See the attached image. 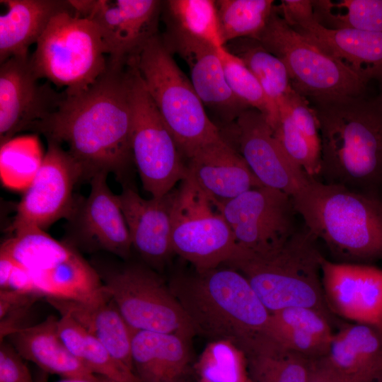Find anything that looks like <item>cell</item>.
<instances>
[{"label":"cell","mask_w":382,"mask_h":382,"mask_svg":"<svg viewBox=\"0 0 382 382\" xmlns=\"http://www.w3.org/2000/svg\"><path fill=\"white\" fill-rule=\"evenodd\" d=\"M66 144L83 170V181L112 173L122 185L134 163L127 63L112 65L92 85L66 95L57 110L31 129Z\"/></svg>","instance_id":"obj_1"},{"label":"cell","mask_w":382,"mask_h":382,"mask_svg":"<svg viewBox=\"0 0 382 382\" xmlns=\"http://www.w3.org/2000/svg\"><path fill=\"white\" fill-rule=\"evenodd\" d=\"M318 121L325 183L382 197V95L311 103Z\"/></svg>","instance_id":"obj_2"},{"label":"cell","mask_w":382,"mask_h":382,"mask_svg":"<svg viewBox=\"0 0 382 382\" xmlns=\"http://www.w3.org/2000/svg\"><path fill=\"white\" fill-rule=\"evenodd\" d=\"M168 284L195 335L229 342L243 354L270 337L271 313L238 270L220 266L178 274Z\"/></svg>","instance_id":"obj_3"},{"label":"cell","mask_w":382,"mask_h":382,"mask_svg":"<svg viewBox=\"0 0 382 382\" xmlns=\"http://www.w3.org/2000/svg\"><path fill=\"white\" fill-rule=\"evenodd\" d=\"M305 228L344 262L382 259V197L311 178L291 197Z\"/></svg>","instance_id":"obj_4"},{"label":"cell","mask_w":382,"mask_h":382,"mask_svg":"<svg viewBox=\"0 0 382 382\" xmlns=\"http://www.w3.org/2000/svg\"><path fill=\"white\" fill-rule=\"evenodd\" d=\"M317 239L305 228L283 244L255 251L237 245L224 265L240 272L270 313L306 307L330 316L321 280L323 259Z\"/></svg>","instance_id":"obj_5"},{"label":"cell","mask_w":382,"mask_h":382,"mask_svg":"<svg viewBox=\"0 0 382 382\" xmlns=\"http://www.w3.org/2000/svg\"><path fill=\"white\" fill-rule=\"evenodd\" d=\"M130 59L182 156L188 159L199 148L222 138L162 37H151Z\"/></svg>","instance_id":"obj_6"},{"label":"cell","mask_w":382,"mask_h":382,"mask_svg":"<svg viewBox=\"0 0 382 382\" xmlns=\"http://www.w3.org/2000/svg\"><path fill=\"white\" fill-rule=\"evenodd\" d=\"M74 13L64 11L54 16L30 56L38 78L64 87L66 95L89 87L108 66L106 47L97 27Z\"/></svg>","instance_id":"obj_7"},{"label":"cell","mask_w":382,"mask_h":382,"mask_svg":"<svg viewBox=\"0 0 382 382\" xmlns=\"http://www.w3.org/2000/svg\"><path fill=\"white\" fill-rule=\"evenodd\" d=\"M255 39L284 62L293 89L310 103L366 93V81L294 30L274 6Z\"/></svg>","instance_id":"obj_8"},{"label":"cell","mask_w":382,"mask_h":382,"mask_svg":"<svg viewBox=\"0 0 382 382\" xmlns=\"http://www.w3.org/2000/svg\"><path fill=\"white\" fill-rule=\"evenodd\" d=\"M127 64L134 163L144 190L161 198L188 177V170L134 62L130 59Z\"/></svg>","instance_id":"obj_9"},{"label":"cell","mask_w":382,"mask_h":382,"mask_svg":"<svg viewBox=\"0 0 382 382\" xmlns=\"http://www.w3.org/2000/svg\"><path fill=\"white\" fill-rule=\"evenodd\" d=\"M94 267L104 289L133 330L195 335L168 282L158 272L137 263Z\"/></svg>","instance_id":"obj_10"},{"label":"cell","mask_w":382,"mask_h":382,"mask_svg":"<svg viewBox=\"0 0 382 382\" xmlns=\"http://www.w3.org/2000/svg\"><path fill=\"white\" fill-rule=\"evenodd\" d=\"M171 240L174 253L198 272L224 265L237 247L224 216L189 175L173 190Z\"/></svg>","instance_id":"obj_11"},{"label":"cell","mask_w":382,"mask_h":382,"mask_svg":"<svg viewBox=\"0 0 382 382\" xmlns=\"http://www.w3.org/2000/svg\"><path fill=\"white\" fill-rule=\"evenodd\" d=\"M214 203L242 248L255 251L272 248L296 231L297 213L292 197L281 190L262 186L231 200Z\"/></svg>","instance_id":"obj_12"},{"label":"cell","mask_w":382,"mask_h":382,"mask_svg":"<svg viewBox=\"0 0 382 382\" xmlns=\"http://www.w3.org/2000/svg\"><path fill=\"white\" fill-rule=\"evenodd\" d=\"M83 182V170L62 145L47 140L42 163L16 208L11 231L23 226L46 229L67 219L73 209L76 185Z\"/></svg>","instance_id":"obj_13"},{"label":"cell","mask_w":382,"mask_h":382,"mask_svg":"<svg viewBox=\"0 0 382 382\" xmlns=\"http://www.w3.org/2000/svg\"><path fill=\"white\" fill-rule=\"evenodd\" d=\"M222 137L243 157L262 185L281 190L291 197L308 183L304 170L284 151L265 117L248 108L227 127Z\"/></svg>","instance_id":"obj_14"},{"label":"cell","mask_w":382,"mask_h":382,"mask_svg":"<svg viewBox=\"0 0 382 382\" xmlns=\"http://www.w3.org/2000/svg\"><path fill=\"white\" fill-rule=\"evenodd\" d=\"M74 14L97 27L106 47L108 62L126 64L157 35L162 1L156 0H71Z\"/></svg>","instance_id":"obj_15"},{"label":"cell","mask_w":382,"mask_h":382,"mask_svg":"<svg viewBox=\"0 0 382 382\" xmlns=\"http://www.w3.org/2000/svg\"><path fill=\"white\" fill-rule=\"evenodd\" d=\"M108 174L96 175L86 197H76L67 220V244L88 252L103 250L129 259L132 243L117 195L110 189Z\"/></svg>","instance_id":"obj_16"},{"label":"cell","mask_w":382,"mask_h":382,"mask_svg":"<svg viewBox=\"0 0 382 382\" xmlns=\"http://www.w3.org/2000/svg\"><path fill=\"white\" fill-rule=\"evenodd\" d=\"M30 56L13 57L0 64V144L30 130L53 113L65 96L49 81L40 82Z\"/></svg>","instance_id":"obj_17"},{"label":"cell","mask_w":382,"mask_h":382,"mask_svg":"<svg viewBox=\"0 0 382 382\" xmlns=\"http://www.w3.org/2000/svg\"><path fill=\"white\" fill-rule=\"evenodd\" d=\"M321 280L330 311L382 331L381 269L363 263L332 262L323 257Z\"/></svg>","instance_id":"obj_18"},{"label":"cell","mask_w":382,"mask_h":382,"mask_svg":"<svg viewBox=\"0 0 382 382\" xmlns=\"http://www.w3.org/2000/svg\"><path fill=\"white\" fill-rule=\"evenodd\" d=\"M173 190L161 198L146 199L129 185H123L117 195L132 248L145 265L157 272L163 270L175 254L171 240Z\"/></svg>","instance_id":"obj_19"},{"label":"cell","mask_w":382,"mask_h":382,"mask_svg":"<svg viewBox=\"0 0 382 382\" xmlns=\"http://www.w3.org/2000/svg\"><path fill=\"white\" fill-rule=\"evenodd\" d=\"M162 39L170 50L187 63L191 83L204 105L231 124L248 109L233 94L225 77L216 48L168 28Z\"/></svg>","instance_id":"obj_20"},{"label":"cell","mask_w":382,"mask_h":382,"mask_svg":"<svg viewBox=\"0 0 382 382\" xmlns=\"http://www.w3.org/2000/svg\"><path fill=\"white\" fill-rule=\"evenodd\" d=\"M193 336L134 330L132 360L140 382H192L195 377Z\"/></svg>","instance_id":"obj_21"},{"label":"cell","mask_w":382,"mask_h":382,"mask_svg":"<svg viewBox=\"0 0 382 382\" xmlns=\"http://www.w3.org/2000/svg\"><path fill=\"white\" fill-rule=\"evenodd\" d=\"M187 161L188 175L213 202L231 200L264 186L223 137L199 148Z\"/></svg>","instance_id":"obj_22"},{"label":"cell","mask_w":382,"mask_h":382,"mask_svg":"<svg viewBox=\"0 0 382 382\" xmlns=\"http://www.w3.org/2000/svg\"><path fill=\"white\" fill-rule=\"evenodd\" d=\"M317 360L347 382H376L382 378V331L347 325L334 333L326 354Z\"/></svg>","instance_id":"obj_23"},{"label":"cell","mask_w":382,"mask_h":382,"mask_svg":"<svg viewBox=\"0 0 382 382\" xmlns=\"http://www.w3.org/2000/svg\"><path fill=\"white\" fill-rule=\"evenodd\" d=\"M365 81L382 79V33L326 28L316 20L292 28Z\"/></svg>","instance_id":"obj_24"},{"label":"cell","mask_w":382,"mask_h":382,"mask_svg":"<svg viewBox=\"0 0 382 382\" xmlns=\"http://www.w3.org/2000/svg\"><path fill=\"white\" fill-rule=\"evenodd\" d=\"M46 301L60 316L72 318L98 339L120 364L134 372L132 360L134 330L105 290L101 296L90 301L57 299H47Z\"/></svg>","instance_id":"obj_25"},{"label":"cell","mask_w":382,"mask_h":382,"mask_svg":"<svg viewBox=\"0 0 382 382\" xmlns=\"http://www.w3.org/2000/svg\"><path fill=\"white\" fill-rule=\"evenodd\" d=\"M6 11L0 16V64L13 57L29 56L51 19L64 11H74L69 1L1 0Z\"/></svg>","instance_id":"obj_26"},{"label":"cell","mask_w":382,"mask_h":382,"mask_svg":"<svg viewBox=\"0 0 382 382\" xmlns=\"http://www.w3.org/2000/svg\"><path fill=\"white\" fill-rule=\"evenodd\" d=\"M57 320L54 316H49L39 323L12 332L5 340L23 359L47 374L63 378L96 377L66 348L58 334Z\"/></svg>","instance_id":"obj_27"},{"label":"cell","mask_w":382,"mask_h":382,"mask_svg":"<svg viewBox=\"0 0 382 382\" xmlns=\"http://www.w3.org/2000/svg\"><path fill=\"white\" fill-rule=\"evenodd\" d=\"M330 316L313 308L291 307L271 313L269 336L311 359L324 357L334 335Z\"/></svg>","instance_id":"obj_28"},{"label":"cell","mask_w":382,"mask_h":382,"mask_svg":"<svg viewBox=\"0 0 382 382\" xmlns=\"http://www.w3.org/2000/svg\"><path fill=\"white\" fill-rule=\"evenodd\" d=\"M30 274L37 293L45 299L90 301L105 291L98 271L79 250L50 270Z\"/></svg>","instance_id":"obj_29"},{"label":"cell","mask_w":382,"mask_h":382,"mask_svg":"<svg viewBox=\"0 0 382 382\" xmlns=\"http://www.w3.org/2000/svg\"><path fill=\"white\" fill-rule=\"evenodd\" d=\"M225 47L244 63L260 84L270 108L267 121L273 129L279 120V103L293 90L285 64L255 38H240Z\"/></svg>","instance_id":"obj_30"},{"label":"cell","mask_w":382,"mask_h":382,"mask_svg":"<svg viewBox=\"0 0 382 382\" xmlns=\"http://www.w3.org/2000/svg\"><path fill=\"white\" fill-rule=\"evenodd\" d=\"M244 356L250 382H307L313 360L271 338Z\"/></svg>","instance_id":"obj_31"},{"label":"cell","mask_w":382,"mask_h":382,"mask_svg":"<svg viewBox=\"0 0 382 382\" xmlns=\"http://www.w3.org/2000/svg\"><path fill=\"white\" fill-rule=\"evenodd\" d=\"M57 331L69 351L93 374L112 382H140L134 372L120 364L98 339L70 316H60Z\"/></svg>","instance_id":"obj_32"},{"label":"cell","mask_w":382,"mask_h":382,"mask_svg":"<svg viewBox=\"0 0 382 382\" xmlns=\"http://www.w3.org/2000/svg\"><path fill=\"white\" fill-rule=\"evenodd\" d=\"M12 232L13 236L1 243L0 250L32 273L50 270L78 250L36 226H23Z\"/></svg>","instance_id":"obj_33"},{"label":"cell","mask_w":382,"mask_h":382,"mask_svg":"<svg viewBox=\"0 0 382 382\" xmlns=\"http://www.w3.org/2000/svg\"><path fill=\"white\" fill-rule=\"evenodd\" d=\"M221 42L255 38L266 25L274 6L273 0L215 1Z\"/></svg>","instance_id":"obj_34"},{"label":"cell","mask_w":382,"mask_h":382,"mask_svg":"<svg viewBox=\"0 0 382 382\" xmlns=\"http://www.w3.org/2000/svg\"><path fill=\"white\" fill-rule=\"evenodd\" d=\"M316 21L330 29L382 33V0H312Z\"/></svg>","instance_id":"obj_35"},{"label":"cell","mask_w":382,"mask_h":382,"mask_svg":"<svg viewBox=\"0 0 382 382\" xmlns=\"http://www.w3.org/2000/svg\"><path fill=\"white\" fill-rule=\"evenodd\" d=\"M167 26L184 35L220 48L215 1L168 0L163 1Z\"/></svg>","instance_id":"obj_36"},{"label":"cell","mask_w":382,"mask_h":382,"mask_svg":"<svg viewBox=\"0 0 382 382\" xmlns=\"http://www.w3.org/2000/svg\"><path fill=\"white\" fill-rule=\"evenodd\" d=\"M45 154L36 135L15 137L1 144L0 178L11 190L25 191L42 163Z\"/></svg>","instance_id":"obj_37"},{"label":"cell","mask_w":382,"mask_h":382,"mask_svg":"<svg viewBox=\"0 0 382 382\" xmlns=\"http://www.w3.org/2000/svg\"><path fill=\"white\" fill-rule=\"evenodd\" d=\"M197 382H250L244 354L227 341H212L195 364Z\"/></svg>","instance_id":"obj_38"},{"label":"cell","mask_w":382,"mask_h":382,"mask_svg":"<svg viewBox=\"0 0 382 382\" xmlns=\"http://www.w3.org/2000/svg\"><path fill=\"white\" fill-rule=\"evenodd\" d=\"M227 83L234 96L248 108L260 112L266 118L270 108L257 79L244 63L225 46L217 50Z\"/></svg>","instance_id":"obj_39"},{"label":"cell","mask_w":382,"mask_h":382,"mask_svg":"<svg viewBox=\"0 0 382 382\" xmlns=\"http://www.w3.org/2000/svg\"><path fill=\"white\" fill-rule=\"evenodd\" d=\"M272 129L287 155L299 165L309 177L316 178L318 175L320 154L313 149L294 125L282 101L279 104V120Z\"/></svg>","instance_id":"obj_40"},{"label":"cell","mask_w":382,"mask_h":382,"mask_svg":"<svg viewBox=\"0 0 382 382\" xmlns=\"http://www.w3.org/2000/svg\"><path fill=\"white\" fill-rule=\"evenodd\" d=\"M40 296L10 289L0 290V342L10 334L29 326L32 308Z\"/></svg>","instance_id":"obj_41"},{"label":"cell","mask_w":382,"mask_h":382,"mask_svg":"<svg viewBox=\"0 0 382 382\" xmlns=\"http://www.w3.org/2000/svg\"><path fill=\"white\" fill-rule=\"evenodd\" d=\"M281 101L286 105L294 125L320 154L318 121L308 100L293 89Z\"/></svg>","instance_id":"obj_42"},{"label":"cell","mask_w":382,"mask_h":382,"mask_svg":"<svg viewBox=\"0 0 382 382\" xmlns=\"http://www.w3.org/2000/svg\"><path fill=\"white\" fill-rule=\"evenodd\" d=\"M25 361L6 340L0 342V382H35Z\"/></svg>","instance_id":"obj_43"},{"label":"cell","mask_w":382,"mask_h":382,"mask_svg":"<svg viewBox=\"0 0 382 382\" xmlns=\"http://www.w3.org/2000/svg\"><path fill=\"white\" fill-rule=\"evenodd\" d=\"M274 10L291 28L315 20L312 0H282Z\"/></svg>","instance_id":"obj_44"},{"label":"cell","mask_w":382,"mask_h":382,"mask_svg":"<svg viewBox=\"0 0 382 382\" xmlns=\"http://www.w3.org/2000/svg\"><path fill=\"white\" fill-rule=\"evenodd\" d=\"M5 289L31 293L40 296L35 290L29 271L17 262L11 274L7 286Z\"/></svg>","instance_id":"obj_45"},{"label":"cell","mask_w":382,"mask_h":382,"mask_svg":"<svg viewBox=\"0 0 382 382\" xmlns=\"http://www.w3.org/2000/svg\"><path fill=\"white\" fill-rule=\"evenodd\" d=\"M307 382H347L325 368L313 359Z\"/></svg>","instance_id":"obj_46"},{"label":"cell","mask_w":382,"mask_h":382,"mask_svg":"<svg viewBox=\"0 0 382 382\" xmlns=\"http://www.w3.org/2000/svg\"><path fill=\"white\" fill-rule=\"evenodd\" d=\"M16 261L7 253L0 250V290L5 289Z\"/></svg>","instance_id":"obj_47"},{"label":"cell","mask_w":382,"mask_h":382,"mask_svg":"<svg viewBox=\"0 0 382 382\" xmlns=\"http://www.w3.org/2000/svg\"><path fill=\"white\" fill-rule=\"evenodd\" d=\"M58 382H112L104 377L96 376L93 378H68Z\"/></svg>","instance_id":"obj_48"},{"label":"cell","mask_w":382,"mask_h":382,"mask_svg":"<svg viewBox=\"0 0 382 382\" xmlns=\"http://www.w3.org/2000/svg\"><path fill=\"white\" fill-rule=\"evenodd\" d=\"M35 382H48V374L40 370Z\"/></svg>","instance_id":"obj_49"},{"label":"cell","mask_w":382,"mask_h":382,"mask_svg":"<svg viewBox=\"0 0 382 382\" xmlns=\"http://www.w3.org/2000/svg\"><path fill=\"white\" fill-rule=\"evenodd\" d=\"M380 82L381 83V92L380 93L382 95V79H381V81Z\"/></svg>","instance_id":"obj_50"},{"label":"cell","mask_w":382,"mask_h":382,"mask_svg":"<svg viewBox=\"0 0 382 382\" xmlns=\"http://www.w3.org/2000/svg\"><path fill=\"white\" fill-rule=\"evenodd\" d=\"M376 382H382V378L378 380Z\"/></svg>","instance_id":"obj_51"}]
</instances>
